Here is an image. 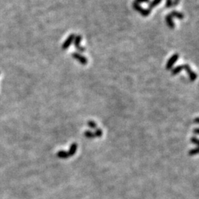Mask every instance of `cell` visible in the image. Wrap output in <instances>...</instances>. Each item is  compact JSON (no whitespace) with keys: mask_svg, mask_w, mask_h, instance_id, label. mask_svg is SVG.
I'll list each match as a JSON object with an SVG mask.
<instances>
[{"mask_svg":"<svg viewBox=\"0 0 199 199\" xmlns=\"http://www.w3.org/2000/svg\"><path fill=\"white\" fill-rule=\"evenodd\" d=\"M133 7L136 10V11L139 12V13H140V14H141V15L143 16H148L150 13H151V10H150V9H143V8L141 6L139 5V4H137V3L133 2Z\"/></svg>","mask_w":199,"mask_h":199,"instance_id":"obj_1","label":"cell"},{"mask_svg":"<svg viewBox=\"0 0 199 199\" xmlns=\"http://www.w3.org/2000/svg\"><path fill=\"white\" fill-rule=\"evenodd\" d=\"M178 57H179L178 54L176 53L174 54L169 60H168L167 65H166V69H167V70H170V69L172 67V66H173L174 64H176V61H177V60L178 59Z\"/></svg>","mask_w":199,"mask_h":199,"instance_id":"obj_2","label":"cell"},{"mask_svg":"<svg viewBox=\"0 0 199 199\" xmlns=\"http://www.w3.org/2000/svg\"><path fill=\"white\" fill-rule=\"evenodd\" d=\"M184 70H186V72L189 75V77H190V80L191 81L196 80V79L197 78V75L193 71H192L191 69H190V66L187 64H184L183 65Z\"/></svg>","mask_w":199,"mask_h":199,"instance_id":"obj_3","label":"cell"},{"mask_svg":"<svg viewBox=\"0 0 199 199\" xmlns=\"http://www.w3.org/2000/svg\"><path fill=\"white\" fill-rule=\"evenodd\" d=\"M72 56L73 58L76 59L79 63H80L81 64L86 65L87 63H88V60H87L84 56H81V55L77 53V52H73L72 54Z\"/></svg>","mask_w":199,"mask_h":199,"instance_id":"obj_4","label":"cell"},{"mask_svg":"<svg viewBox=\"0 0 199 199\" xmlns=\"http://www.w3.org/2000/svg\"><path fill=\"white\" fill-rule=\"evenodd\" d=\"M75 38V36L74 34H71V35L69 36V37L66 38V40L65 41L64 43L62 45V49L63 50H67V49L70 47V46L72 44V43L74 41Z\"/></svg>","mask_w":199,"mask_h":199,"instance_id":"obj_5","label":"cell"},{"mask_svg":"<svg viewBox=\"0 0 199 199\" xmlns=\"http://www.w3.org/2000/svg\"><path fill=\"white\" fill-rule=\"evenodd\" d=\"M81 40H82V37L80 36H75V38L74 39V45L77 50H79L80 52H84L85 48L81 46L80 44Z\"/></svg>","mask_w":199,"mask_h":199,"instance_id":"obj_6","label":"cell"},{"mask_svg":"<svg viewBox=\"0 0 199 199\" xmlns=\"http://www.w3.org/2000/svg\"><path fill=\"white\" fill-rule=\"evenodd\" d=\"M165 20H166V23H167L168 27H169L170 28H174V27H175V24H174L173 22H172V16H170V14H168V15L166 16Z\"/></svg>","mask_w":199,"mask_h":199,"instance_id":"obj_7","label":"cell"},{"mask_svg":"<svg viewBox=\"0 0 199 199\" xmlns=\"http://www.w3.org/2000/svg\"><path fill=\"white\" fill-rule=\"evenodd\" d=\"M184 70L183 65H179V66H176L172 70V75H178V73L181 72V71Z\"/></svg>","mask_w":199,"mask_h":199,"instance_id":"obj_8","label":"cell"},{"mask_svg":"<svg viewBox=\"0 0 199 199\" xmlns=\"http://www.w3.org/2000/svg\"><path fill=\"white\" fill-rule=\"evenodd\" d=\"M169 14L172 16H172H174V17L178 18V19H182L184 18L183 13H179V12H178V11H172Z\"/></svg>","mask_w":199,"mask_h":199,"instance_id":"obj_9","label":"cell"},{"mask_svg":"<svg viewBox=\"0 0 199 199\" xmlns=\"http://www.w3.org/2000/svg\"><path fill=\"white\" fill-rule=\"evenodd\" d=\"M161 2H162V0H153V2H150V4H149V8H148V9H150V10L153 9V8L154 7H156V5H159Z\"/></svg>","mask_w":199,"mask_h":199,"instance_id":"obj_10","label":"cell"},{"mask_svg":"<svg viewBox=\"0 0 199 199\" xmlns=\"http://www.w3.org/2000/svg\"><path fill=\"white\" fill-rule=\"evenodd\" d=\"M150 0H135L134 2L135 3H137V4H139L140 3H145V2H149Z\"/></svg>","mask_w":199,"mask_h":199,"instance_id":"obj_11","label":"cell"},{"mask_svg":"<svg viewBox=\"0 0 199 199\" xmlns=\"http://www.w3.org/2000/svg\"><path fill=\"white\" fill-rule=\"evenodd\" d=\"M172 5V0H167V2H166V7L169 8V7H171Z\"/></svg>","mask_w":199,"mask_h":199,"instance_id":"obj_12","label":"cell"},{"mask_svg":"<svg viewBox=\"0 0 199 199\" xmlns=\"http://www.w3.org/2000/svg\"><path fill=\"white\" fill-rule=\"evenodd\" d=\"M180 0H174V2H172V5L174 6H176L178 4V2H179Z\"/></svg>","mask_w":199,"mask_h":199,"instance_id":"obj_13","label":"cell"}]
</instances>
